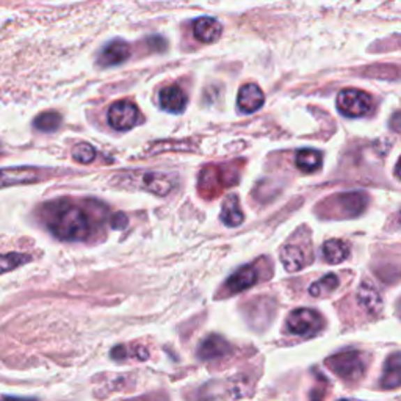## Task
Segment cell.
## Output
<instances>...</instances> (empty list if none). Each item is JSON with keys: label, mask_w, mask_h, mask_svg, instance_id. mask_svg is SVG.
<instances>
[{"label": "cell", "mask_w": 401, "mask_h": 401, "mask_svg": "<svg viewBox=\"0 0 401 401\" xmlns=\"http://www.w3.org/2000/svg\"><path fill=\"white\" fill-rule=\"evenodd\" d=\"M49 229L60 240L77 241L88 239L91 225L84 210L71 204H63L50 215Z\"/></svg>", "instance_id": "6da1fadb"}, {"label": "cell", "mask_w": 401, "mask_h": 401, "mask_svg": "<svg viewBox=\"0 0 401 401\" xmlns=\"http://www.w3.org/2000/svg\"><path fill=\"white\" fill-rule=\"evenodd\" d=\"M326 365L329 370H333L337 377H340L347 383H354L365 373V364L358 351H343L331 356L326 361Z\"/></svg>", "instance_id": "7a4b0ae2"}, {"label": "cell", "mask_w": 401, "mask_h": 401, "mask_svg": "<svg viewBox=\"0 0 401 401\" xmlns=\"http://www.w3.org/2000/svg\"><path fill=\"white\" fill-rule=\"evenodd\" d=\"M373 107L372 98L361 90H343L337 96V108L348 118H361L370 113Z\"/></svg>", "instance_id": "3957f363"}, {"label": "cell", "mask_w": 401, "mask_h": 401, "mask_svg": "<svg viewBox=\"0 0 401 401\" xmlns=\"http://www.w3.org/2000/svg\"><path fill=\"white\" fill-rule=\"evenodd\" d=\"M321 317L312 309H296L287 318V328L295 335L312 337L321 329Z\"/></svg>", "instance_id": "277c9868"}, {"label": "cell", "mask_w": 401, "mask_h": 401, "mask_svg": "<svg viewBox=\"0 0 401 401\" xmlns=\"http://www.w3.org/2000/svg\"><path fill=\"white\" fill-rule=\"evenodd\" d=\"M137 121L138 110L130 102L119 100L116 104H113L110 110H108V124H110L114 130H129L137 124Z\"/></svg>", "instance_id": "5b68a950"}, {"label": "cell", "mask_w": 401, "mask_h": 401, "mask_svg": "<svg viewBox=\"0 0 401 401\" xmlns=\"http://www.w3.org/2000/svg\"><path fill=\"white\" fill-rule=\"evenodd\" d=\"M264 93L256 84H246L240 88L237 104L240 112L243 113H254L264 105Z\"/></svg>", "instance_id": "8992f818"}, {"label": "cell", "mask_w": 401, "mask_h": 401, "mask_svg": "<svg viewBox=\"0 0 401 401\" xmlns=\"http://www.w3.org/2000/svg\"><path fill=\"white\" fill-rule=\"evenodd\" d=\"M130 56V47L129 44L123 40H114L108 43L107 46L102 49L99 55V63L102 66H116L124 63Z\"/></svg>", "instance_id": "52a82bcc"}, {"label": "cell", "mask_w": 401, "mask_h": 401, "mask_svg": "<svg viewBox=\"0 0 401 401\" xmlns=\"http://www.w3.org/2000/svg\"><path fill=\"white\" fill-rule=\"evenodd\" d=\"M257 281H259V275H257L256 266L245 265L227 279L226 289L231 292V294H239V292H243L246 289L252 287V285Z\"/></svg>", "instance_id": "ba28073f"}, {"label": "cell", "mask_w": 401, "mask_h": 401, "mask_svg": "<svg viewBox=\"0 0 401 401\" xmlns=\"http://www.w3.org/2000/svg\"><path fill=\"white\" fill-rule=\"evenodd\" d=\"M160 107L169 113H182L187 107V98L179 86L171 85L163 88L158 94Z\"/></svg>", "instance_id": "9c48e42d"}, {"label": "cell", "mask_w": 401, "mask_h": 401, "mask_svg": "<svg viewBox=\"0 0 401 401\" xmlns=\"http://www.w3.org/2000/svg\"><path fill=\"white\" fill-rule=\"evenodd\" d=\"M401 386V353H393L387 358L381 378V387L386 391L397 389Z\"/></svg>", "instance_id": "30bf717a"}, {"label": "cell", "mask_w": 401, "mask_h": 401, "mask_svg": "<svg viewBox=\"0 0 401 401\" xmlns=\"http://www.w3.org/2000/svg\"><path fill=\"white\" fill-rule=\"evenodd\" d=\"M358 301L362 309H365L368 314H379L383 309V300H381L379 292L372 282H362L358 290Z\"/></svg>", "instance_id": "8fae6325"}, {"label": "cell", "mask_w": 401, "mask_h": 401, "mask_svg": "<svg viewBox=\"0 0 401 401\" xmlns=\"http://www.w3.org/2000/svg\"><path fill=\"white\" fill-rule=\"evenodd\" d=\"M229 343L222 339L220 335H209L207 339H204L201 342V345L198 348V356L202 361H210V359H218L221 356H225L229 353Z\"/></svg>", "instance_id": "7c38bea8"}, {"label": "cell", "mask_w": 401, "mask_h": 401, "mask_svg": "<svg viewBox=\"0 0 401 401\" xmlns=\"http://www.w3.org/2000/svg\"><path fill=\"white\" fill-rule=\"evenodd\" d=\"M193 33L201 43H213L221 36L222 27L216 19L202 17L193 24Z\"/></svg>", "instance_id": "4fadbf2b"}, {"label": "cell", "mask_w": 401, "mask_h": 401, "mask_svg": "<svg viewBox=\"0 0 401 401\" xmlns=\"http://www.w3.org/2000/svg\"><path fill=\"white\" fill-rule=\"evenodd\" d=\"M220 218L229 227H235V226H239V225H241V222H243L245 216H243V212H241V209H240V202H239L237 196L235 195L227 196L226 201L222 202Z\"/></svg>", "instance_id": "5bb4252c"}, {"label": "cell", "mask_w": 401, "mask_h": 401, "mask_svg": "<svg viewBox=\"0 0 401 401\" xmlns=\"http://www.w3.org/2000/svg\"><path fill=\"white\" fill-rule=\"evenodd\" d=\"M337 206L342 207V213L356 216L367 207V196L364 193H347L337 196Z\"/></svg>", "instance_id": "9a60e30c"}, {"label": "cell", "mask_w": 401, "mask_h": 401, "mask_svg": "<svg viewBox=\"0 0 401 401\" xmlns=\"http://www.w3.org/2000/svg\"><path fill=\"white\" fill-rule=\"evenodd\" d=\"M295 162L298 169H301L303 173H315L321 167L323 156L315 149H303L296 154Z\"/></svg>", "instance_id": "2e32d148"}, {"label": "cell", "mask_w": 401, "mask_h": 401, "mask_svg": "<svg viewBox=\"0 0 401 401\" xmlns=\"http://www.w3.org/2000/svg\"><path fill=\"white\" fill-rule=\"evenodd\" d=\"M348 245L342 240H328L323 245V257L328 264H340L348 257Z\"/></svg>", "instance_id": "e0dca14e"}, {"label": "cell", "mask_w": 401, "mask_h": 401, "mask_svg": "<svg viewBox=\"0 0 401 401\" xmlns=\"http://www.w3.org/2000/svg\"><path fill=\"white\" fill-rule=\"evenodd\" d=\"M279 259H281L284 268L290 273H295L298 270H301L303 265H304L303 251L300 250V248L294 246V245L284 246L281 254H279Z\"/></svg>", "instance_id": "ac0fdd59"}, {"label": "cell", "mask_w": 401, "mask_h": 401, "mask_svg": "<svg viewBox=\"0 0 401 401\" xmlns=\"http://www.w3.org/2000/svg\"><path fill=\"white\" fill-rule=\"evenodd\" d=\"M337 287H339V278L331 273V275L321 278L320 281L312 284L309 287V294L315 298H321L333 294Z\"/></svg>", "instance_id": "d6986e66"}, {"label": "cell", "mask_w": 401, "mask_h": 401, "mask_svg": "<svg viewBox=\"0 0 401 401\" xmlns=\"http://www.w3.org/2000/svg\"><path fill=\"white\" fill-rule=\"evenodd\" d=\"M61 116L55 112H44L35 119V127L41 132H54L59 129Z\"/></svg>", "instance_id": "ffe728a7"}, {"label": "cell", "mask_w": 401, "mask_h": 401, "mask_svg": "<svg viewBox=\"0 0 401 401\" xmlns=\"http://www.w3.org/2000/svg\"><path fill=\"white\" fill-rule=\"evenodd\" d=\"M144 179L148 182V190L157 195H167L171 190V183L168 182L167 177L160 174H146Z\"/></svg>", "instance_id": "44dd1931"}, {"label": "cell", "mask_w": 401, "mask_h": 401, "mask_svg": "<svg viewBox=\"0 0 401 401\" xmlns=\"http://www.w3.org/2000/svg\"><path fill=\"white\" fill-rule=\"evenodd\" d=\"M73 157L77 160L79 163H91L94 160V157H96V151H94V148L91 144H88V143H80L77 144L74 148V152H73Z\"/></svg>", "instance_id": "7402d4cb"}, {"label": "cell", "mask_w": 401, "mask_h": 401, "mask_svg": "<svg viewBox=\"0 0 401 401\" xmlns=\"http://www.w3.org/2000/svg\"><path fill=\"white\" fill-rule=\"evenodd\" d=\"M29 260H30V257L24 256V254H17V252L5 254V256L2 257V271L6 273L11 268H16V266L29 262Z\"/></svg>", "instance_id": "603a6c76"}, {"label": "cell", "mask_w": 401, "mask_h": 401, "mask_svg": "<svg viewBox=\"0 0 401 401\" xmlns=\"http://www.w3.org/2000/svg\"><path fill=\"white\" fill-rule=\"evenodd\" d=\"M112 225L114 229H123L127 225V218L123 213H116L114 215V218L112 220Z\"/></svg>", "instance_id": "cb8c5ba5"}, {"label": "cell", "mask_w": 401, "mask_h": 401, "mask_svg": "<svg viewBox=\"0 0 401 401\" xmlns=\"http://www.w3.org/2000/svg\"><path fill=\"white\" fill-rule=\"evenodd\" d=\"M397 174H398V177L401 179V158H400V163H398V167H397Z\"/></svg>", "instance_id": "d4e9b609"}, {"label": "cell", "mask_w": 401, "mask_h": 401, "mask_svg": "<svg viewBox=\"0 0 401 401\" xmlns=\"http://www.w3.org/2000/svg\"><path fill=\"white\" fill-rule=\"evenodd\" d=\"M400 221H401V215H400Z\"/></svg>", "instance_id": "484cf974"}]
</instances>
